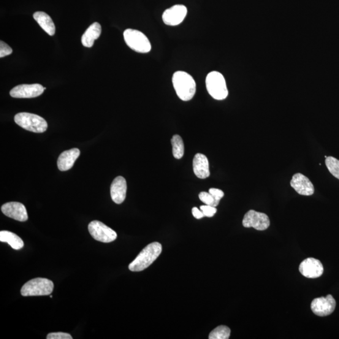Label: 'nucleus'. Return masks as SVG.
<instances>
[{
    "mask_svg": "<svg viewBox=\"0 0 339 339\" xmlns=\"http://www.w3.org/2000/svg\"><path fill=\"white\" fill-rule=\"evenodd\" d=\"M2 211L5 216L16 221L25 222L28 220L26 208L21 203L11 202L5 203L2 206Z\"/></svg>",
    "mask_w": 339,
    "mask_h": 339,
    "instance_id": "13",
    "label": "nucleus"
},
{
    "mask_svg": "<svg viewBox=\"0 0 339 339\" xmlns=\"http://www.w3.org/2000/svg\"><path fill=\"white\" fill-rule=\"evenodd\" d=\"M44 90V88L39 84L21 85L13 88L10 94L15 98H33L40 96Z\"/></svg>",
    "mask_w": 339,
    "mask_h": 339,
    "instance_id": "11",
    "label": "nucleus"
},
{
    "mask_svg": "<svg viewBox=\"0 0 339 339\" xmlns=\"http://www.w3.org/2000/svg\"><path fill=\"white\" fill-rule=\"evenodd\" d=\"M335 300L331 295L325 297L315 298L311 303V310L319 317H325L332 314L335 310Z\"/></svg>",
    "mask_w": 339,
    "mask_h": 339,
    "instance_id": "9",
    "label": "nucleus"
},
{
    "mask_svg": "<svg viewBox=\"0 0 339 339\" xmlns=\"http://www.w3.org/2000/svg\"><path fill=\"white\" fill-rule=\"evenodd\" d=\"M0 241L9 244L15 250H20L24 246L23 241L20 237L8 230H2L0 232Z\"/></svg>",
    "mask_w": 339,
    "mask_h": 339,
    "instance_id": "20",
    "label": "nucleus"
},
{
    "mask_svg": "<svg viewBox=\"0 0 339 339\" xmlns=\"http://www.w3.org/2000/svg\"><path fill=\"white\" fill-rule=\"evenodd\" d=\"M206 88L208 94L216 100H224L228 96L226 80L221 73L213 71L205 79Z\"/></svg>",
    "mask_w": 339,
    "mask_h": 339,
    "instance_id": "3",
    "label": "nucleus"
},
{
    "mask_svg": "<svg viewBox=\"0 0 339 339\" xmlns=\"http://www.w3.org/2000/svg\"><path fill=\"white\" fill-rule=\"evenodd\" d=\"M208 192H210L211 194H212L213 196L216 198V199L218 200V201H220L221 199L224 195L223 191H222L221 190L218 189L211 188L208 190Z\"/></svg>",
    "mask_w": 339,
    "mask_h": 339,
    "instance_id": "28",
    "label": "nucleus"
},
{
    "mask_svg": "<svg viewBox=\"0 0 339 339\" xmlns=\"http://www.w3.org/2000/svg\"><path fill=\"white\" fill-rule=\"evenodd\" d=\"M187 14L186 7L182 5H176L165 11L162 15V20L165 24L169 26L180 25Z\"/></svg>",
    "mask_w": 339,
    "mask_h": 339,
    "instance_id": "10",
    "label": "nucleus"
},
{
    "mask_svg": "<svg viewBox=\"0 0 339 339\" xmlns=\"http://www.w3.org/2000/svg\"><path fill=\"white\" fill-rule=\"evenodd\" d=\"M290 186L298 194L309 196L314 194L315 189L312 183L302 173H298L293 176Z\"/></svg>",
    "mask_w": 339,
    "mask_h": 339,
    "instance_id": "14",
    "label": "nucleus"
},
{
    "mask_svg": "<svg viewBox=\"0 0 339 339\" xmlns=\"http://www.w3.org/2000/svg\"><path fill=\"white\" fill-rule=\"evenodd\" d=\"M230 335V330L228 327L220 325L214 329L208 335L210 339H228Z\"/></svg>",
    "mask_w": 339,
    "mask_h": 339,
    "instance_id": "22",
    "label": "nucleus"
},
{
    "mask_svg": "<svg viewBox=\"0 0 339 339\" xmlns=\"http://www.w3.org/2000/svg\"><path fill=\"white\" fill-rule=\"evenodd\" d=\"M54 284L47 278H37L27 282L21 289L23 297L45 296L53 292Z\"/></svg>",
    "mask_w": 339,
    "mask_h": 339,
    "instance_id": "4",
    "label": "nucleus"
},
{
    "mask_svg": "<svg viewBox=\"0 0 339 339\" xmlns=\"http://www.w3.org/2000/svg\"><path fill=\"white\" fill-rule=\"evenodd\" d=\"M80 155V150L72 148L64 151L60 154L58 160V167L61 171H67L71 169L75 161Z\"/></svg>",
    "mask_w": 339,
    "mask_h": 339,
    "instance_id": "17",
    "label": "nucleus"
},
{
    "mask_svg": "<svg viewBox=\"0 0 339 339\" xmlns=\"http://www.w3.org/2000/svg\"><path fill=\"white\" fill-rule=\"evenodd\" d=\"M162 251L161 244L158 242H154L146 246L134 261L130 263L129 270L135 272L145 270L158 258Z\"/></svg>",
    "mask_w": 339,
    "mask_h": 339,
    "instance_id": "2",
    "label": "nucleus"
},
{
    "mask_svg": "<svg viewBox=\"0 0 339 339\" xmlns=\"http://www.w3.org/2000/svg\"><path fill=\"white\" fill-rule=\"evenodd\" d=\"M243 225L246 228L253 227L257 230H264L269 227L270 221L267 214L250 210L244 216Z\"/></svg>",
    "mask_w": 339,
    "mask_h": 339,
    "instance_id": "8",
    "label": "nucleus"
},
{
    "mask_svg": "<svg viewBox=\"0 0 339 339\" xmlns=\"http://www.w3.org/2000/svg\"><path fill=\"white\" fill-rule=\"evenodd\" d=\"M47 339H72L69 333L64 332L50 333L47 336Z\"/></svg>",
    "mask_w": 339,
    "mask_h": 339,
    "instance_id": "27",
    "label": "nucleus"
},
{
    "mask_svg": "<svg viewBox=\"0 0 339 339\" xmlns=\"http://www.w3.org/2000/svg\"><path fill=\"white\" fill-rule=\"evenodd\" d=\"M325 164L331 174L339 180V161L333 157H327Z\"/></svg>",
    "mask_w": 339,
    "mask_h": 339,
    "instance_id": "23",
    "label": "nucleus"
},
{
    "mask_svg": "<svg viewBox=\"0 0 339 339\" xmlns=\"http://www.w3.org/2000/svg\"><path fill=\"white\" fill-rule=\"evenodd\" d=\"M14 120L22 128L39 134L45 132L48 127L47 121L44 119L32 113H18L15 116Z\"/></svg>",
    "mask_w": 339,
    "mask_h": 339,
    "instance_id": "5",
    "label": "nucleus"
},
{
    "mask_svg": "<svg viewBox=\"0 0 339 339\" xmlns=\"http://www.w3.org/2000/svg\"><path fill=\"white\" fill-rule=\"evenodd\" d=\"M34 18L46 33L53 36L55 34L56 27L49 15L43 12H37L34 14Z\"/></svg>",
    "mask_w": 339,
    "mask_h": 339,
    "instance_id": "19",
    "label": "nucleus"
},
{
    "mask_svg": "<svg viewBox=\"0 0 339 339\" xmlns=\"http://www.w3.org/2000/svg\"><path fill=\"white\" fill-rule=\"evenodd\" d=\"M88 229L91 237L100 242L111 243L117 238V234L115 230L98 221L91 222Z\"/></svg>",
    "mask_w": 339,
    "mask_h": 339,
    "instance_id": "7",
    "label": "nucleus"
},
{
    "mask_svg": "<svg viewBox=\"0 0 339 339\" xmlns=\"http://www.w3.org/2000/svg\"><path fill=\"white\" fill-rule=\"evenodd\" d=\"M127 184L125 178L121 176L115 178L111 186V199L117 204H120L125 200Z\"/></svg>",
    "mask_w": 339,
    "mask_h": 339,
    "instance_id": "15",
    "label": "nucleus"
},
{
    "mask_svg": "<svg viewBox=\"0 0 339 339\" xmlns=\"http://www.w3.org/2000/svg\"><path fill=\"white\" fill-rule=\"evenodd\" d=\"M101 34V26L99 23L95 22L86 30L82 37V43L86 47H93L95 40L98 39Z\"/></svg>",
    "mask_w": 339,
    "mask_h": 339,
    "instance_id": "18",
    "label": "nucleus"
},
{
    "mask_svg": "<svg viewBox=\"0 0 339 339\" xmlns=\"http://www.w3.org/2000/svg\"><path fill=\"white\" fill-rule=\"evenodd\" d=\"M200 210L202 211L204 216L208 218H212L217 212L216 207L208 205L200 206Z\"/></svg>",
    "mask_w": 339,
    "mask_h": 339,
    "instance_id": "25",
    "label": "nucleus"
},
{
    "mask_svg": "<svg viewBox=\"0 0 339 339\" xmlns=\"http://www.w3.org/2000/svg\"><path fill=\"white\" fill-rule=\"evenodd\" d=\"M299 271L306 278H316L322 275L324 267L319 260L314 257H308L301 263Z\"/></svg>",
    "mask_w": 339,
    "mask_h": 339,
    "instance_id": "12",
    "label": "nucleus"
},
{
    "mask_svg": "<svg viewBox=\"0 0 339 339\" xmlns=\"http://www.w3.org/2000/svg\"><path fill=\"white\" fill-rule=\"evenodd\" d=\"M124 41L130 48L138 53H148L151 49L150 40L146 35L134 29H126L123 33Z\"/></svg>",
    "mask_w": 339,
    "mask_h": 339,
    "instance_id": "6",
    "label": "nucleus"
},
{
    "mask_svg": "<svg viewBox=\"0 0 339 339\" xmlns=\"http://www.w3.org/2000/svg\"><path fill=\"white\" fill-rule=\"evenodd\" d=\"M193 169L195 175L199 178L205 179L210 177V164L204 154H195L193 160Z\"/></svg>",
    "mask_w": 339,
    "mask_h": 339,
    "instance_id": "16",
    "label": "nucleus"
},
{
    "mask_svg": "<svg viewBox=\"0 0 339 339\" xmlns=\"http://www.w3.org/2000/svg\"><path fill=\"white\" fill-rule=\"evenodd\" d=\"M172 145V153L176 159L182 158L184 154V144L182 138L178 135H173L171 140Z\"/></svg>",
    "mask_w": 339,
    "mask_h": 339,
    "instance_id": "21",
    "label": "nucleus"
},
{
    "mask_svg": "<svg viewBox=\"0 0 339 339\" xmlns=\"http://www.w3.org/2000/svg\"><path fill=\"white\" fill-rule=\"evenodd\" d=\"M192 214L195 218L197 219H202L204 217V214L202 213L201 210H199V208L197 207H194L192 210Z\"/></svg>",
    "mask_w": 339,
    "mask_h": 339,
    "instance_id": "29",
    "label": "nucleus"
},
{
    "mask_svg": "<svg viewBox=\"0 0 339 339\" xmlns=\"http://www.w3.org/2000/svg\"><path fill=\"white\" fill-rule=\"evenodd\" d=\"M199 197L200 200L205 205L213 206V207L218 206L219 202H220L216 200V198L210 192H201L199 195Z\"/></svg>",
    "mask_w": 339,
    "mask_h": 339,
    "instance_id": "24",
    "label": "nucleus"
},
{
    "mask_svg": "<svg viewBox=\"0 0 339 339\" xmlns=\"http://www.w3.org/2000/svg\"><path fill=\"white\" fill-rule=\"evenodd\" d=\"M12 53V48L9 45L4 42H0V58H3L5 56H9Z\"/></svg>",
    "mask_w": 339,
    "mask_h": 339,
    "instance_id": "26",
    "label": "nucleus"
},
{
    "mask_svg": "<svg viewBox=\"0 0 339 339\" xmlns=\"http://www.w3.org/2000/svg\"><path fill=\"white\" fill-rule=\"evenodd\" d=\"M172 83L178 97L184 101L193 98L196 92V83L191 75L184 71H177L173 75Z\"/></svg>",
    "mask_w": 339,
    "mask_h": 339,
    "instance_id": "1",
    "label": "nucleus"
}]
</instances>
